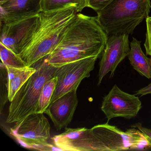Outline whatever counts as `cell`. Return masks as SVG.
<instances>
[{
	"label": "cell",
	"mask_w": 151,
	"mask_h": 151,
	"mask_svg": "<svg viewBox=\"0 0 151 151\" xmlns=\"http://www.w3.org/2000/svg\"><path fill=\"white\" fill-rule=\"evenodd\" d=\"M107 39L96 17L77 14L60 43L45 58L48 64L58 68L88 57H99Z\"/></svg>",
	"instance_id": "obj_1"
},
{
	"label": "cell",
	"mask_w": 151,
	"mask_h": 151,
	"mask_svg": "<svg viewBox=\"0 0 151 151\" xmlns=\"http://www.w3.org/2000/svg\"><path fill=\"white\" fill-rule=\"evenodd\" d=\"M77 14L72 6L40 13L31 40L19 55L28 66L31 67L54 50Z\"/></svg>",
	"instance_id": "obj_2"
},
{
	"label": "cell",
	"mask_w": 151,
	"mask_h": 151,
	"mask_svg": "<svg viewBox=\"0 0 151 151\" xmlns=\"http://www.w3.org/2000/svg\"><path fill=\"white\" fill-rule=\"evenodd\" d=\"M151 8V0H112L96 12V19L108 37L129 35L148 17Z\"/></svg>",
	"instance_id": "obj_3"
},
{
	"label": "cell",
	"mask_w": 151,
	"mask_h": 151,
	"mask_svg": "<svg viewBox=\"0 0 151 151\" xmlns=\"http://www.w3.org/2000/svg\"><path fill=\"white\" fill-rule=\"evenodd\" d=\"M37 71L19 89L10 103L6 123H16L36 113L45 83L55 76L57 68L48 64L45 57L39 61Z\"/></svg>",
	"instance_id": "obj_4"
},
{
	"label": "cell",
	"mask_w": 151,
	"mask_h": 151,
	"mask_svg": "<svg viewBox=\"0 0 151 151\" xmlns=\"http://www.w3.org/2000/svg\"><path fill=\"white\" fill-rule=\"evenodd\" d=\"M91 129L109 151L151 148L150 138L135 127L124 132L107 122L95 125Z\"/></svg>",
	"instance_id": "obj_5"
},
{
	"label": "cell",
	"mask_w": 151,
	"mask_h": 151,
	"mask_svg": "<svg viewBox=\"0 0 151 151\" xmlns=\"http://www.w3.org/2000/svg\"><path fill=\"white\" fill-rule=\"evenodd\" d=\"M44 113H33L10 129V134L25 148L33 149L36 146L48 143L50 137V125Z\"/></svg>",
	"instance_id": "obj_6"
},
{
	"label": "cell",
	"mask_w": 151,
	"mask_h": 151,
	"mask_svg": "<svg viewBox=\"0 0 151 151\" xmlns=\"http://www.w3.org/2000/svg\"><path fill=\"white\" fill-rule=\"evenodd\" d=\"M98 57H88L57 68L55 75L57 84L50 104L66 93L77 91L82 80L90 76Z\"/></svg>",
	"instance_id": "obj_7"
},
{
	"label": "cell",
	"mask_w": 151,
	"mask_h": 151,
	"mask_svg": "<svg viewBox=\"0 0 151 151\" xmlns=\"http://www.w3.org/2000/svg\"><path fill=\"white\" fill-rule=\"evenodd\" d=\"M141 108L138 97L123 91L116 85L103 98L101 106L108 122L115 117L131 119L137 115Z\"/></svg>",
	"instance_id": "obj_8"
},
{
	"label": "cell",
	"mask_w": 151,
	"mask_h": 151,
	"mask_svg": "<svg viewBox=\"0 0 151 151\" xmlns=\"http://www.w3.org/2000/svg\"><path fill=\"white\" fill-rule=\"evenodd\" d=\"M52 139L62 151H109L91 129L86 128H67Z\"/></svg>",
	"instance_id": "obj_9"
},
{
	"label": "cell",
	"mask_w": 151,
	"mask_h": 151,
	"mask_svg": "<svg viewBox=\"0 0 151 151\" xmlns=\"http://www.w3.org/2000/svg\"><path fill=\"white\" fill-rule=\"evenodd\" d=\"M39 14L8 24H1L0 43L19 55L31 40L37 28Z\"/></svg>",
	"instance_id": "obj_10"
},
{
	"label": "cell",
	"mask_w": 151,
	"mask_h": 151,
	"mask_svg": "<svg viewBox=\"0 0 151 151\" xmlns=\"http://www.w3.org/2000/svg\"><path fill=\"white\" fill-rule=\"evenodd\" d=\"M129 35L120 34L108 37L100 62L98 85L108 73H110V78L113 77L117 66L128 56L130 50Z\"/></svg>",
	"instance_id": "obj_11"
},
{
	"label": "cell",
	"mask_w": 151,
	"mask_h": 151,
	"mask_svg": "<svg viewBox=\"0 0 151 151\" xmlns=\"http://www.w3.org/2000/svg\"><path fill=\"white\" fill-rule=\"evenodd\" d=\"M78 104L77 91H73L56 99L45 111L51 118L55 129H66L71 122Z\"/></svg>",
	"instance_id": "obj_12"
},
{
	"label": "cell",
	"mask_w": 151,
	"mask_h": 151,
	"mask_svg": "<svg viewBox=\"0 0 151 151\" xmlns=\"http://www.w3.org/2000/svg\"><path fill=\"white\" fill-rule=\"evenodd\" d=\"M41 0H10L0 3L1 24H8L41 12Z\"/></svg>",
	"instance_id": "obj_13"
},
{
	"label": "cell",
	"mask_w": 151,
	"mask_h": 151,
	"mask_svg": "<svg viewBox=\"0 0 151 151\" xmlns=\"http://www.w3.org/2000/svg\"><path fill=\"white\" fill-rule=\"evenodd\" d=\"M140 41L135 38L130 44V50L128 57L131 65L141 76L151 78V59L144 54Z\"/></svg>",
	"instance_id": "obj_14"
},
{
	"label": "cell",
	"mask_w": 151,
	"mask_h": 151,
	"mask_svg": "<svg viewBox=\"0 0 151 151\" xmlns=\"http://www.w3.org/2000/svg\"><path fill=\"white\" fill-rule=\"evenodd\" d=\"M69 6L75 7L78 13L87 7L86 0H41V12L55 11Z\"/></svg>",
	"instance_id": "obj_15"
},
{
	"label": "cell",
	"mask_w": 151,
	"mask_h": 151,
	"mask_svg": "<svg viewBox=\"0 0 151 151\" xmlns=\"http://www.w3.org/2000/svg\"><path fill=\"white\" fill-rule=\"evenodd\" d=\"M37 71L36 68L32 67L22 68L20 72L9 83L8 99L11 102L19 89Z\"/></svg>",
	"instance_id": "obj_16"
},
{
	"label": "cell",
	"mask_w": 151,
	"mask_h": 151,
	"mask_svg": "<svg viewBox=\"0 0 151 151\" xmlns=\"http://www.w3.org/2000/svg\"><path fill=\"white\" fill-rule=\"evenodd\" d=\"M57 82V78L55 76L45 83L39 99L36 113H44L48 107L56 88Z\"/></svg>",
	"instance_id": "obj_17"
},
{
	"label": "cell",
	"mask_w": 151,
	"mask_h": 151,
	"mask_svg": "<svg viewBox=\"0 0 151 151\" xmlns=\"http://www.w3.org/2000/svg\"><path fill=\"white\" fill-rule=\"evenodd\" d=\"M0 58L1 63L6 66L22 68L28 66L20 55L0 43Z\"/></svg>",
	"instance_id": "obj_18"
},
{
	"label": "cell",
	"mask_w": 151,
	"mask_h": 151,
	"mask_svg": "<svg viewBox=\"0 0 151 151\" xmlns=\"http://www.w3.org/2000/svg\"><path fill=\"white\" fill-rule=\"evenodd\" d=\"M1 112L2 107L4 106L7 100L8 99L9 82L8 71L6 67L2 63H1Z\"/></svg>",
	"instance_id": "obj_19"
},
{
	"label": "cell",
	"mask_w": 151,
	"mask_h": 151,
	"mask_svg": "<svg viewBox=\"0 0 151 151\" xmlns=\"http://www.w3.org/2000/svg\"><path fill=\"white\" fill-rule=\"evenodd\" d=\"M147 32L145 45L146 53L151 56V17L148 16L146 19Z\"/></svg>",
	"instance_id": "obj_20"
},
{
	"label": "cell",
	"mask_w": 151,
	"mask_h": 151,
	"mask_svg": "<svg viewBox=\"0 0 151 151\" xmlns=\"http://www.w3.org/2000/svg\"><path fill=\"white\" fill-rule=\"evenodd\" d=\"M112 0H86V7L97 11L102 9L108 5Z\"/></svg>",
	"instance_id": "obj_21"
},
{
	"label": "cell",
	"mask_w": 151,
	"mask_h": 151,
	"mask_svg": "<svg viewBox=\"0 0 151 151\" xmlns=\"http://www.w3.org/2000/svg\"><path fill=\"white\" fill-rule=\"evenodd\" d=\"M149 94H151V83L137 91L136 94L142 96Z\"/></svg>",
	"instance_id": "obj_22"
},
{
	"label": "cell",
	"mask_w": 151,
	"mask_h": 151,
	"mask_svg": "<svg viewBox=\"0 0 151 151\" xmlns=\"http://www.w3.org/2000/svg\"><path fill=\"white\" fill-rule=\"evenodd\" d=\"M132 127H135V128H137V129L140 130V131L143 132L147 135L151 139V129L142 127L141 124L139 123L135 124V125L132 126Z\"/></svg>",
	"instance_id": "obj_23"
},
{
	"label": "cell",
	"mask_w": 151,
	"mask_h": 151,
	"mask_svg": "<svg viewBox=\"0 0 151 151\" xmlns=\"http://www.w3.org/2000/svg\"><path fill=\"white\" fill-rule=\"evenodd\" d=\"M8 1H10V0H0V3H3V2Z\"/></svg>",
	"instance_id": "obj_24"
},
{
	"label": "cell",
	"mask_w": 151,
	"mask_h": 151,
	"mask_svg": "<svg viewBox=\"0 0 151 151\" xmlns=\"http://www.w3.org/2000/svg\"></svg>",
	"instance_id": "obj_25"
}]
</instances>
